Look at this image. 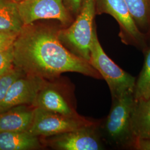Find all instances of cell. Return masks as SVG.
<instances>
[{
  "label": "cell",
  "instance_id": "obj_9",
  "mask_svg": "<svg viewBox=\"0 0 150 150\" xmlns=\"http://www.w3.org/2000/svg\"><path fill=\"white\" fill-rule=\"evenodd\" d=\"M47 81L38 93L33 105L34 107H39L76 118L83 117L77 112L74 103L70 100L71 98L66 96L54 83Z\"/></svg>",
  "mask_w": 150,
  "mask_h": 150
},
{
  "label": "cell",
  "instance_id": "obj_7",
  "mask_svg": "<svg viewBox=\"0 0 150 150\" xmlns=\"http://www.w3.org/2000/svg\"><path fill=\"white\" fill-rule=\"evenodd\" d=\"M17 7L24 26L40 20H57L64 25L70 21L63 0H23Z\"/></svg>",
  "mask_w": 150,
  "mask_h": 150
},
{
  "label": "cell",
  "instance_id": "obj_15",
  "mask_svg": "<svg viewBox=\"0 0 150 150\" xmlns=\"http://www.w3.org/2000/svg\"><path fill=\"white\" fill-rule=\"evenodd\" d=\"M136 23L141 27L150 21V0H125Z\"/></svg>",
  "mask_w": 150,
  "mask_h": 150
},
{
  "label": "cell",
  "instance_id": "obj_4",
  "mask_svg": "<svg viewBox=\"0 0 150 150\" xmlns=\"http://www.w3.org/2000/svg\"><path fill=\"white\" fill-rule=\"evenodd\" d=\"M95 0H83L80 14L66 29L59 31L61 41L66 43L71 52L89 62L92 40Z\"/></svg>",
  "mask_w": 150,
  "mask_h": 150
},
{
  "label": "cell",
  "instance_id": "obj_1",
  "mask_svg": "<svg viewBox=\"0 0 150 150\" xmlns=\"http://www.w3.org/2000/svg\"><path fill=\"white\" fill-rule=\"evenodd\" d=\"M13 54L14 66L28 76L53 80L71 72L102 79L88 62L65 48L59 32L51 28L25 25L13 44Z\"/></svg>",
  "mask_w": 150,
  "mask_h": 150
},
{
  "label": "cell",
  "instance_id": "obj_19",
  "mask_svg": "<svg viewBox=\"0 0 150 150\" xmlns=\"http://www.w3.org/2000/svg\"><path fill=\"white\" fill-rule=\"evenodd\" d=\"M20 32H0V52L13 46Z\"/></svg>",
  "mask_w": 150,
  "mask_h": 150
},
{
  "label": "cell",
  "instance_id": "obj_22",
  "mask_svg": "<svg viewBox=\"0 0 150 150\" xmlns=\"http://www.w3.org/2000/svg\"><path fill=\"white\" fill-rule=\"evenodd\" d=\"M14 1H15L16 2H20V1H23V0H14Z\"/></svg>",
  "mask_w": 150,
  "mask_h": 150
},
{
  "label": "cell",
  "instance_id": "obj_5",
  "mask_svg": "<svg viewBox=\"0 0 150 150\" xmlns=\"http://www.w3.org/2000/svg\"><path fill=\"white\" fill-rule=\"evenodd\" d=\"M85 117L76 118L34 107L32 124L28 132L35 136L50 137L96 123Z\"/></svg>",
  "mask_w": 150,
  "mask_h": 150
},
{
  "label": "cell",
  "instance_id": "obj_21",
  "mask_svg": "<svg viewBox=\"0 0 150 150\" xmlns=\"http://www.w3.org/2000/svg\"><path fill=\"white\" fill-rule=\"evenodd\" d=\"M70 9L74 13H77L80 11L83 0H66Z\"/></svg>",
  "mask_w": 150,
  "mask_h": 150
},
{
  "label": "cell",
  "instance_id": "obj_2",
  "mask_svg": "<svg viewBox=\"0 0 150 150\" xmlns=\"http://www.w3.org/2000/svg\"><path fill=\"white\" fill-rule=\"evenodd\" d=\"M112 100L110 112L102 124L100 122L98 126L101 136L116 147H133L135 139L131 127V115L134 102V93H127Z\"/></svg>",
  "mask_w": 150,
  "mask_h": 150
},
{
  "label": "cell",
  "instance_id": "obj_20",
  "mask_svg": "<svg viewBox=\"0 0 150 150\" xmlns=\"http://www.w3.org/2000/svg\"><path fill=\"white\" fill-rule=\"evenodd\" d=\"M133 147L139 150H150V139H136Z\"/></svg>",
  "mask_w": 150,
  "mask_h": 150
},
{
  "label": "cell",
  "instance_id": "obj_17",
  "mask_svg": "<svg viewBox=\"0 0 150 150\" xmlns=\"http://www.w3.org/2000/svg\"><path fill=\"white\" fill-rule=\"evenodd\" d=\"M21 70L13 67L11 70L0 76V103L5 97L12 83L17 79L24 76Z\"/></svg>",
  "mask_w": 150,
  "mask_h": 150
},
{
  "label": "cell",
  "instance_id": "obj_13",
  "mask_svg": "<svg viewBox=\"0 0 150 150\" xmlns=\"http://www.w3.org/2000/svg\"><path fill=\"white\" fill-rule=\"evenodd\" d=\"M41 147L38 137L28 131L0 133V150H36Z\"/></svg>",
  "mask_w": 150,
  "mask_h": 150
},
{
  "label": "cell",
  "instance_id": "obj_8",
  "mask_svg": "<svg viewBox=\"0 0 150 150\" xmlns=\"http://www.w3.org/2000/svg\"><path fill=\"white\" fill-rule=\"evenodd\" d=\"M46 81L41 77L28 75L17 79L12 83L0 103V113L18 106L33 105L38 92Z\"/></svg>",
  "mask_w": 150,
  "mask_h": 150
},
{
  "label": "cell",
  "instance_id": "obj_14",
  "mask_svg": "<svg viewBox=\"0 0 150 150\" xmlns=\"http://www.w3.org/2000/svg\"><path fill=\"white\" fill-rule=\"evenodd\" d=\"M24 24L14 0H0V32H20Z\"/></svg>",
  "mask_w": 150,
  "mask_h": 150
},
{
  "label": "cell",
  "instance_id": "obj_16",
  "mask_svg": "<svg viewBox=\"0 0 150 150\" xmlns=\"http://www.w3.org/2000/svg\"><path fill=\"white\" fill-rule=\"evenodd\" d=\"M134 95L136 100L150 98V50L146 54L142 70L136 82Z\"/></svg>",
  "mask_w": 150,
  "mask_h": 150
},
{
  "label": "cell",
  "instance_id": "obj_3",
  "mask_svg": "<svg viewBox=\"0 0 150 150\" xmlns=\"http://www.w3.org/2000/svg\"><path fill=\"white\" fill-rule=\"evenodd\" d=\"M89 63L106 81L112 100L127 93H134L136 79L123 71L105 52L97 38L95 28L93 32Z\"/></svg>",
  "mask_w": 150,
  "mask_h": 150
},
{
  "label": "cell",
  "instance_id": "obj_11",
  "mask_svg": "<svg viewBox=\"0 0 150 150\" xmlns=\"http://www.w3.org/2000/svg\"><path fill=\"white\" fill-rule=\"evenodd\" d=\"M34 108L25 105L13 107L0 113V133L10 131H27L33 117Z\"/></svg>",
  "mask_w": 150,
  "mask_h": 150
},
{
  "label": "cell",
  "instance_id": "obj_6",
  "mask_svg": "<svg viewBox=\"0 0 150 150\" xmlns=\"http://www.w3.org/2000/svg\"><path fill=\"white\" fill-rule=\"evenodd\" d=\"M100 122L90 126L48 137V145L61 150H100L104 147L98 126Z\"/></svg>",
  "mask_w": 150,
  "mask_h": 150
},
{
  "label": "cell",
  "instance_id": "obj_18",
  "mask_svg": "<svg viewBox=\"0 0 150 150\" xmlns=\"http://www.w3.org/2000/svg\"><path fill=\"white\" fill-rule=\"evenodd\" d=\"M13 46L8 50L0 52V76L13 67Z\"/></svg>",
  "mask_w": 150,
  "mask_h": 150
},
{
  "label": "cell",
  "instance_id": "obj_12",
  "mask_svg": "<svg viewBox=\"0 0 150 150\" xmlns=\"http://www.w3.org/2000/svg\"><path fill=\"white\" fill-rule=\"evenodd\" d=\"M131 127L135 140L150 139V98L134 99Z\"/></svg>",
  "mask_w": 150,
  "mask_h": 150
},
{
  "label": "cell",
  "instance_id": "obj_10",
  "mask_svg": "<svg viewBox=\"0 0 150 150\" xmlns=\"http://www.w3.org/2000/svg\"><path fill=\"white\" fill-rule=\"evenodd\" d=\"M99 4L103 12L110 14L118 22L125 36L137 43L143 42V35L139 31L125 0H99Z\"/></svg>",
  "mask_w": 150,
  "mask_h": 150
}]
</instances>
